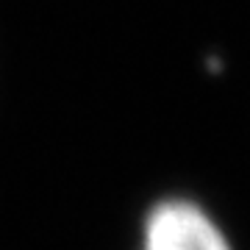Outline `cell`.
<instances>
[{"label":"cell","mask_w":250,"mask_h":250,"mask_svg":"<svg viewBox=\"0 0 250 250\" xmlns=\"http://www.w3.org/2000/svg\"><path fill=\"white\" fill-rule=\"evenodd\" d=\"M142 250H231V242L203 206L170 197L150 208Z\"/></svg>","instance_id":"obj_1"}]
</instances>
